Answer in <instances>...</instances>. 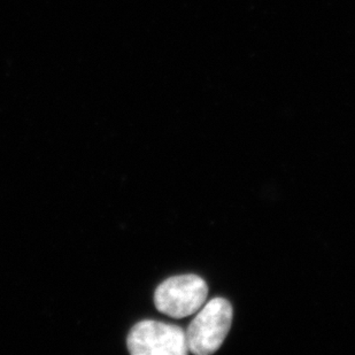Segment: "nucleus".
<instances>
[{
  "label": "nucleus",
  "mask_w": 355,
  "mask_h": 355,
  "mask_svg": "<svg viewBox=\"0 0 355 355\" xmlns=\"http://www.w3.org/2000/svg\"><path fill=\"white\" fill-rule=\"evenodd\" d=\"M232 314V304L227 299L209 300L185 332L189 351L197 355L216 352L230 330Z\"/></svg>",
  "instance_id": "1"
},
{
  "label": "nucleus",
  "mask_w": 355,
  "mask_h": 355,
  "mask_svg": "<svg viewBox=\"0 0 355 355\" xmlns=\"http://www.w3.org/2000/svg\"><path fill=\"white\" fill-rule=\"evenodd\" d=\"M207 295V284L199 276H174L157 288L155 304L159 312L171 318H183L198 312Z\"/></svg>",
  "instance_id": "2"
},
{
  "label": "nucleus",
  "mask_w": 355,
  "mask_h": 355,
  "mask_svg": "<svg viewBox=\"0 0 355 355\" xmlns=\"http://www.w3.org/2000/svg\"><path fill=\"white\" fill-rule=\"evenodd\" d=\"M128 349L134 355H185L188 343L184 330L178 325L145 320L131 329Z\"/></svg>",
  "instance_id": "3"
}]
</instances>
